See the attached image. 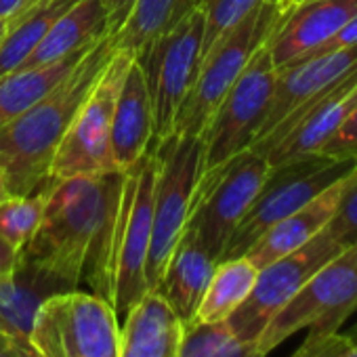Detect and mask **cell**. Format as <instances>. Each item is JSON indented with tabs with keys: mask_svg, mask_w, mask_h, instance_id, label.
<instances>
[{
	"mask_svg": "<svg viewBox=\"0 0 357 357\" xmlns=\"http://www.w3.org/2000/svg\"><path fill=\"white\" fill-rule=\"evenodd\" d=\"M328 231L344 248L357 244V164L344 178V188L336 213L328 223Z\"/></svg>",
	"mask_w": 357,
	"mask_h": 357,
	"instance_id": "f1b7e54d",
	"label": "cell"
},
{
	"mask_svg": "<svg viewBox=\"0 0 357 357\" xmlns=\"http://www.w3.org/2000/svg\"><path fill=\"white\" fill-rule=\"evenodd\" d=\"M30 342L34 357H116L120 319L91 290H57L40 303Z\"/></svg>",
	"mask_w": 357,
	"mask_h": 357,
	"instance_id": "5b68a950",
	"label": "cell"
},
{
	"mask_svg": "<svg viewBox=\"0 0 357 357\" xmlns=\"http://www.w3.org/2000/svg\"><path fill=\"white\" fill-rule=\"evenodd\" d=\"M114 53L112 38H101L53 91L0 126V170L11 196H30L51 181L55 151Z\"/></svg>",
	"mask_w": 357,
	"mask_h": 357,
	"instance_id": "7a4b0ae2",
	"label": "cell"
},
{
	"mask_svg": "<svg viewBox=\"0 0 357 357\" xmlns=\"http://www.w3.org/2000/svg\"><path fill=\"white\" fill-rule=\"evenodd\" d=\"M267 43L255 53L206 122L200 135V176L215 172L244 149H250L265 122L278 78Z\"/></svg>",
	"mask_w": 357,
	"mask_h": 357,
	"instance_id": "9c48e42d",
	"label": "cell"
},
{
	"mask_svg": "<svg viewBox=\"0 0 357 357\" xmlns=\"http://www.w3.org/2000/svg\"><path fill=\"white\" fill-rule=\"evenodd\" d=\"M78 0H34L22 13L7 20L0 38V78L15 72L38 47L49 28Z\"/></svg>",
	"mask_w": 357,
	"mask_h": 357,
	"instance_id": "7402d4cb",
	"label": "cell"
},
{
	"mask_svg": "<svg viewBox=\"0 0 357 357\" xmlns=\"http://www.w3.org/2000/svg\"><path fill=\"white\" fill-rule=\"evenodd\" d=\"M290 11L284 0L265 3L246 15L238 26L225 32L202 57L194 86L178 107L172 124L174 135L200 137L213 112L250 63L255 53L271 38L280 22Z\"/></svg>",
	"mask_w": 357,
	"mask_h": 357,
	"instance_id": "3957f363",
	"label": "cell"
},
{
	"mask_svg": "<svg viewBox=\"0 0 357 357\" xmlns=\"http://www.w3.org/2000/svg\"><path fill=\"white\" fill-rule=\"evenodd\" d=\"M200 3H202V0H198V5H200Z\"/></svg>",
	"mask_w": 357,
	"mask_h": 357,
	"instance_id": "60d3db41",
	"label": "cell"
},
{
	"mask_svg": "<svg viewBox=\"0 0 357 357\" xmlns=\"http://www.w3.org/2000/svg\"><path fill=\"white\" fill-rule=\"evenodd\" d=\"M257 275L259 269L246 257L225 259L217 263L208 288L190 326L227 321L234 315V311L248 298L257 282Z\"/></svg>",
	"mask_w": 357,
	"mask_h": 357,
	"instance_id": "d4e9b609",
	"label": "cell"
},
{
	"mask_svg": "<svg viewBox=\"0 0 357 357\" xmlns=\"http://www.w3.org/2000/svg\"><path fill=\"white\" fill-rule=\"evenodd\" d=\"M286 5H290V7H294V5H298V3H303V0H284Z\"/></svg>",
	"mask_w": 357,
	"mask_h": 357,
	"instance_id": "f35d334b",
	"label": "cell"
},
{
	"mask_svg": "<svg viewBox=\"0 0 357 357\" xmlns=\"http://www.w3.org/2000/svg\"><path fill=\"white\" fill-rule=\"evenodd\" d=\"M45 200L47 185L30 196H9L5 202H0V238L20 250V255L43 221Z\"/></svg>",
	"mask_w": 357,
	"mask_h": 357,
	"instance_id": "4316f807",
	"label": "cell"
},
{
	"mask_svg": "<svg viewBox=\"0 0 357 357\" xmlns=\"http://www.w3.org/2000/svg\"><path fill=\"white\" fill-rule=\"evenodd\" d=\"M32 3L34 0H0V20H11L13 15L22 13Z\"/></svg>",
	"mask_w": 357,
	"mask_h": 357,
	"instance_id": "e575fe53",
	"label": "cell"
},
{
	"mask_svg": "<svg viewBox=\"0 0 357 357\" xmlns=\"http://www.w3.org/2000/svg\"><path fill=\"white\" fill-rule=\"evenodd\" d=\"M57 290L63 288L22 261L15 275L0 280V336L13 340L34 357L30 338L36 311L40 303Z\"/></svg>",
	"mask_w": 357,
	"mask_h": 357,
	"instance_id": "44dd1931",
	"label": "cell"
},
{
	"mask_svg": "<svg viewBox=\"0 0 357 357\" xmlns=\"http://www.w3.org/2000/svg\"><path fill=\"white\" fill-rule=\"evenodd\" d=\"M265 0H202L204 13V34H202V57L208 49L234 26H238L246 15L259 9Z\"/></svg>",
	"mask_w": 357,
	"mask_h": 357,
	"instance_id": "83f0119b",
	"label": "cell"
},
{
	"mask_svg": "<svg viewBox=\"0 0 357 357\" xmlns=\"http://www.w3.org/2000/svg\"><path fill=\"white\" fill-rule=\"evenodd\" d=\"M357 309V244L344 248L273 315L257 340L267 355L298 330L309 328L307 338H324L340 330Z\"/></svg>",
	"mask_w": 357,
	"mask_h": 357,
	"instance_id": "8992f818",
	"label": "cell"
},
{
	"mask_svg": "<svg viewBox=\"0 0 357 357\" xmlns=\"http://www.w3.org/2000/svg\"><path fill=\"white\" fill-rule=\"evenodd\" d=\"M349 47H357V13L347 24H342L340 30L330 40H326L319 49H315L313 53H330V51L349 49Z\"/></svg>",
	"mask_w": 357,
	"mask_h": 357,
	"instance_id": "1f68e13d",
	"label": "cell"
},
{
	"mask_svg": "<svg viewBox=\"0 0 357 357\" xmlns=\"http://www.w3.org/2000/svg\"><path fill=\"white\" fill-rule=\"evenodd\" d=\"M0 357H32V355L26 353L22 347H17L13 340L0 336Z\"/></svg>",
	"mask_w": 357,
	"mask_h": 357,
	"instance_id": "d590c367",
	"label": "cell"
},
{
	"mask_svg": "<svg viewBox=\"0 0 357 357\" xmlns=\"http://www.w3.org/2000/svg\"><path fill=\"white\" fill-rule=\"evenodd\" d=\"M158 176L155 149L124 170V190L120 200L114 261H112V298L118 319L149 292L145 267L151 240V213H153V190Z\"/></svg>",
	"mask_w": 357,
	"mask_h": 357,
	"instance_id": "52a82bcc",
	"label": "cell"
},
{
	"mask_svg": "<svg viewBox=\"0 0 357 357\" xmlns=\"http://www.w3.org/2000/svg\"><path fill=\"white\" fill-rule=\"evenodd\" d=\"M91 47L76 51L55 63L34 70L11 72L0 78V126H5L17 116H22L28 107H32L38 99H43L49 91H53L82 61V57L91 51Z\"/></svg>",
	"mask_w": 357,
	"mask_h": 357,
	"instance_id": "603a6c76",
	"label": "cell"
},
{
	"mask_svg": "<svg viewBox=\"0 0 357 357\" xmlns=\"http://www.w3.org/2000/svg\"><path fill=\"white\" fill-rule=\"evenodd\" d=\"M344 250L328 227L298 250L259 269L248 298L227 319L229 328L246 342H257L273 315L321 269L328 261Z\"/></svg>",
	"mask_w": 357,
	"mask_h": 357,
	"instance_id": "4fadbf2b",
	"label": "cell"
},
{
	"mask_svg": "<svg viewBox=\"0 0 357 357\" xmlns=\"http://www.w3.org/2000/svg\"><path fill=\"white\" fill-rule=\"evenodd\" d=\"M107 36V13L101 0H78L45 34L38 47L15 72L55 63L76 51H82Z\"/></svg>",
	"mask_w": 357,
	"mask_h": 357,
	"instance_id": "ffe728a7",
	"label": "cell"
},
{
	"mask_svg": "<svg viewBox=\"0 0 357 357\" xmlns=\"http://www.w3.org/2000/svg\"><path fill=\"white\" fill-rule=\"evenodd\" d=\"M20 263H22L20 250H15L11 244H7L0 238V280L15 275V271L20 269Z\"/></svg>",
	"mask_w": 357,
	"mask_h": 357,
	"instance_id": "836d02e7",
	"label": "cell"
},
{
	"mask_svg": "<svg viewBox=\"0 0 357 357\" xmlns=\"http://www.w3.org/2000/svg\"><path fill=\"white\" fill-rule=\"evenodd\" d=\"M204 13L198 5L168 32L155 38L139 57L153 112V145L170 132L178 107L185 101L202 61Z\"/></svg>",
	"mask_w": 357,
	"mask_h": 357,
	"instance_id": "8fae6325",
	"label": "cell"
},
{
	"mask_svg": "<svg viewBox=\"0 0 357 357\" xmlns=\"http://www.w3.org/2000/svg\"><path fill=\"white\" fill-rule=\"evenodd\" d=\"M271 166L265 155L244 149L215 172L200 176L188 231L219 263L236 227L252 206Z\"/></svg>",
	"mask_w": 357,
	"mask_h": 357,
	"instance_id": "30bf717a",
	"label": "cell"
},
{
	"mask_svg": "<svg viewBox=\"0 0 357 357\" xmlns=\"http://www.w3.org/2000/svg\"><path fill=\"white\" fill-rule=\"evenodd\" d=\"M153 149L158 158V176L153 190L151 240L145 267L149 292L158 290L166 265L188 227L194 192L200 178L202 141L200 137L170 132Z\"/></svg>",
	"mask_w": 357,
	"mask_h": 357,
	"instance_id": "277c9868",
	"label": "cell"
},
{
	"mask_svg": "<svg viewBox=\"0 0 357 357\" xmlns=\"http://www.w3.org/2000/svg\"><path fill=\"white\" fill-rule=\"evenodd\" d=\"M5 28H7V20H0V38L5 34Z\"/></svg>",
	"mask_w": 357,
	"mask_h": 357,
	"instance_id": "74e56055",
	"label": "cell"
},
{
	"mask_svg": "<svg viewBox=\"0 0 357 357\" xmlns=\"http://www.w3.org/2000/svg\"><path fill=\"white\" fill-rule=\"evenodd\" d=\"M355 68H357V47H349L330 53H313L278 70L271 105L255 143L263 139L267 132H271L298 103L319 93L328 84L340 80Z\"/></svg>",
	"mask_w": 357,
	"mask_h": 357,
	"instance_id": "9a60e30c",
	"label": "cell"
},
{
	"mask_svg": "<svg viewBox=\"0 0 357 357\" xmlns=\"http://www.w3.org/2000/svg\"><path fill=\"white\" fill-rule=\"evenodd\" d=\"M107 13V36H114L128 20L135 0H101Z\"/></svg>",
	"mask_w": 357,
	"mask_h": 357,
	"instance_id": "d6a6232c",
	"label": "cell"
},
{
	"mask_svg": "<svg viewBox=\"0 0 357 357\" xmlns=\"http://www.w3.org/2000/svg\"><path fill=\"white\" fill-rule=\"evenodd\" d=\"M344 178H340L338 183H334L332 188H328L326 192L315 196L311 202H307L292 215H288L282 221H278L275 225H271L250 246V250L244 257L257 269H261V267L298 250L307 242H311L332 221L338 200H340V194H342V188H344Z\"/></svg>",
	"mask_w": 357,
	"mask_h": 357,
	"instance_id": "ac0fdd59",
	"label": "cell"
},
{
	"mask_svg": "<svg viewBox=\"0 0 357 357\" xmlns=\"http://www.w3.org/2000/svg\"><path fill=\"white\" fill-rule=\"evenodd\" d=\"M178 357H265L257 342L242 340L227 321L196 324L183 332Z\"/></svg>",
	"mask_w": 357,
	"mask_h": 357,
	"instance_id": "484cf974",
	"label": "cell"
},
{
	"mask_svg": "<svg viewBox=\"0 0 357 357\" xmlns=\"http://www.w3.org/2000/svg\"><path fill=\"white\" fill-rule=\"evenodd\" d=\"M292 357H357V340L340 332L324 338H305Z\"/></svg>",
	"mask_w": 357,
	"mask_h": 357,
	"instance_id": "4dcf8cb0",
	"label": "cell"
},
{
	"mask_svg": "<svg viewBox=\"0 0 357 357\" xmlns=\"http://www.w3.org/2000/svg\"><path fill=\"white\" fill-rule=\"evenodd\" d=\"M357 164V158L334 160L321 153L298 158L280 166H273L265 178L252 206L236 227L223 259L244 257L250 246L278 221L292 215L315 196L338 183ZM219 261V263H221Z\"/></svg>",
	"mask_w": 357,
	"mask_h": 357,
	"instance_id": "ba28073f",
	"label": "cell"
},
{
	"mask_svg": "<svg viewBox=\"0 0 357 357\" xmlns=\"http://www.w3.org/2000/svg\"><path fill=\"white\" fill-rule=\"evenodd\" d=\"M9 196L11 194H9V188H7V181H5V174H3V170H0V202H5Z\"/></svg>",
	"mask_w": 357,
	"mask_h": 357,
	"instance_id": "8d00e7d4",
	"label": "cell"
},
{
	"mask_svg": "<svg viewBox=\"0 0 357 357\" xmlns=\"http://www.w3.org/2000/svg\"><path fill=\"white\" fill-rule=\"evenodd\" d=\"M130 59V55L116 51L107 61L55 151L49 172L51 181L118 170L112 158V118Z\"/></svg>",
	"mask_w": 357,
	"mask_h": 357,
	"instance_id": "7c38bea8",
	"label": "cell"
},
{
	"mask_svg": "<svg viewBox=\"0 0 357 357\" xmlns=\"http://www.w3.org/2000/svg\"><path fill=\"white\" fill-rule=\"evenodd\" d=\"M196 7L198 0H135L124 26L109 36L112 45L135 59Z\"/></svg>",
	"mask_w": 357,
	"mask_h": 357,
	"instance_id": "cb8c5ba5",
	"label": "cell"
},
{
	"mask_svg": "<svg viewBox=\"0 0 357 357\" xmlns=\"http://www.w3.org/2000/svg\"><path fill=\"white\" fill-rule=\"evenodd\" d=\"M122 190L124 170L49 181L43 221L22 261L63 290L89 284L109 303Z\"/></svg>",
	"mask_w": 357,
	"mask_h": 357,
	"instance_id": "6da1fadb",
	"label": "cell"
},
{
	"mask_svg": "<svg viewBox=\"0 0 357 357\" xmlns=\"http://www.w3.org/2000/svg\"><path fill=\"white\" fill-rule=\"evenodd\" d=\"M319 153L334 160L357 158V97L338 128L334 130V135L324 143Z\"/></svg>",
	"mask_w": 357,
	"mask_h": 357,
	"instance_id": "f546056e",
	"label": "cell"
},
{
	"mask_svg": "<svg viewBox=\"0 0 357 357\" xmlns=\"http://www.w3.org/2000/svg\"><path fill=\"white\" fill-rule=\"evenodd\" d=\"M183 332L185 324L158 290H151L120 321L116 357H178Z\"/></svg>",
	"mask_w": 357,
	"mask_h": 357,
	"instance_id": "e0dca14e",
	"label": "cell"
},
{
	"mask_svg": "<svg viewBox=\"0 0 357 357\" xmlns=\"http://www.w3.org/2000/svg\"><path fill=\"white\" fill-rule=\"evenodd\" d=\"M217 261L185 229L158 286V292L166 298V303L178 315V319L185 324V328L194 321V315L208 288Z\"/></svg>",
	"mask_w": 357,
	"mask_h": 357,
	"instance_id": "d6986e66",
	"label": "cell"
},
{
	"mask_svg": "<svg viewBox=\"0 0 357 357\" xmlns=\"http://www.w3.org/2000/svg\"><path fill=\"white\" fill-rule=\"evenodd\" d=\"M153 145V112L143 70L130 59L112 118V158L118 170L137 164Z\"/></svg>",
	"mask_w": 357,
	"mask_h": 357,
	"instance_id": "2e32d148",
	"label": "cell"
},
{
	"mask_svg": "<svg viewBox=\"0 0 357 357\" xmlns=\"http://www.w3.org/2000/svg\"><path fill=\"white\" fill-rule=\"evenodd\" d=\"M351 338H353V340H357V332H355V334H351Z\"/></svg>",
	"mask_w": 357,
	"mask_h": 357,
	"instance_id": "ab89813d",
	"label": "cell"
},
{
	"mask_svg": "<svg viewBox=\"0 0 357 357\" xmlns=\"http://www.w3.org/2000/svg\"><path fill=\"white\" fill-rule=\"evenodd\" d=\"M355 13L357 0H303L290 7L267 43L275 70L311 55Z\"/></svg>",
	"mask_w": 357,
	"mask_h": 357,
	"instance_id": "5bb4252c",
	"label": "cell"
}]
</instances>
